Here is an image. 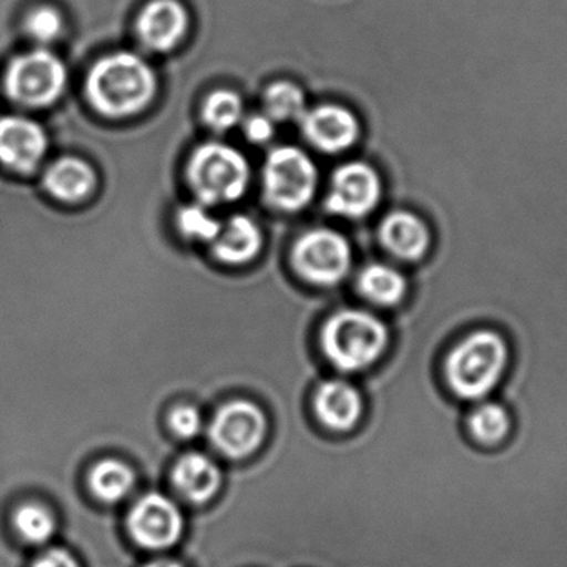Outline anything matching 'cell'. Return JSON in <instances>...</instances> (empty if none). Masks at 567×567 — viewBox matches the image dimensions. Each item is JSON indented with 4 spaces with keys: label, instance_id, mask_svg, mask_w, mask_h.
<instances>
[{
    "label": "cell",
    "instance_id": "obj_1",
    "mask_svg": "<svg viewBox=\"0 0 567 567\" xmlns=\"http://www.w3.org/2000/svg\"><path fill=\"white\" fill-rule=\"evenodd\" d=\"M154 94L155 74L151 65L128 52L107 55L89 74V101L107 117L137 114Z\"/></svg>",
    "mask_w": 567,
    "mask_h": 567
},
{
    "label": "cell",
    "instance_id": "obj_2",
    "mask_svg": "<svg viewBox=\"0 0 567 567\" xmlns=\"http://www.w3.org/2000/svg\"><path fill=\"white\" fill-rule=\"evenodd\" d=\"M507 344L496 331H474L451 350L446 360V380L463 400L487 396L503 378L507 364Z\"/></svg>",
    "mask_w": 567,
    "mask_h": 567
},
{
    "label": "cell",
    "instance_id": "obj_3",
    "mask_svg": "<svg viewBox=\"0 0 567 567\" xmlns=\"http://www.w3.org/2000/svg\"><path fill=\"white\" fill-rule=\"evenodd\" d=\"M388 328L380 318L363 310H343L324 324L323 350L338 370H367L383 354Z\"/></svg>",
    "mask_w": 567,
    "mask_h": 567
},
{
    "label": "cell",
    "instance_id": "obj_4",
    "mask_svg": "<svg viewBox=\"0 0 567 567\" xmlns=\"http://www.w3.org/2000/svg\"><path fill=\"white\" fill-rule=\"evenodd\" d=\"M188 181L204 204H230L247 190L248 164L228 145L205 144L192 155Z\"/></svg>",
    "mask_w": 567,
    "mask_h": 567
},
{
    "label": "cell",
    "instance_id": "obj_5",
    "mask_svg": "<svg viewBox=\"0 0 567 567\" xmlns=\"http://www.w3.org/2000/svg\"><path fill=\"white\" fill-rule=\"evenodd\" d=\"M264 185L271 205L280 210H300L313 197L317 168L300 148L278 147L265 162Z\"/></svg>",
    "mask_w": 567,
    "mask_h": 567
},
{
    "label": "cell",
    "instance_id": "obj_6",
    "mask_svg": "<svg viewBox=\"0 0 567 567\" xmlns=\"http://www.w3.org/2000/svg\"><path fill=\"white\" fill-rule=\"evenodd\" d=\"M68 72L61 59L48 51L19 55L9 65L6 89L9 97L25 107H45L61 97Z\"/></svg>",
    "mask_w": 567,
    "mask_h": 567
},
{
    "label": "cell",
    "instance_id": "obj_7",
    "mask_svg": "<svg viewBox=\"0 0 567 567\" xmlns=\"http://www.w3.org/2000/svg\"><path fill=\"white\" fill-rule=\"evenodd\" d=\"M297 270L311 284L337 285L351 267V248L344 237L333 230L308 231L295 245Z\"/></svg>",
    "mask_w": 567,
    "mask_h": 567
},
{
    "label": "cell",
    "instance_id": "obj_8",
    "mask_svg": "<svg viewBox=\"0 0 567 567\" xmlns=\"http://www.w3.org/2000/svg\"><path fill=\"white\" fill-rule=\"evenodd\" d=\"M267 431V421L260 408L248 401L225 404L212 421V443L230 457L254 453Z\"/></svg>",
    "mask_w": 567,
    "mask_h": 567
},
{
    "label": "cell",
    "instance_id": "obj_9",
    "mask_svg": "<svg viewBox=\"0 0 567 567\" xmlns=\"http://www.w3.org/2000/svg\"><path fill=\"white\" fill-rule=\"evenodd\" d=\"M181 511L162 494L142 497L128 516V530L135 543L147 549H165L174 546L182 536Z\"/></svg>",
    "mask_w": 567,
    "mask_h": 567
},
{
    "label": "cell",
    "instance_id": "obj_10",
    "mask_svg": "<svg viewBox=\"0 0 567 567\" xmlns=\"http://www.w3.org/2000/svg\"><path fill=\"white\" fill-rule=\"evenodd\" d=\"M380 195V178L373 168L358 162L347 164L333 175L327 208L343 217H364L377 207Z\"/></svg>",
    "mask_w": 567,
    "mask_h": 567
},
{
    "label": "cell",
    "instance_id": "obj_11",
    "mask_svg": "<svg viewBox=\"0 0 567 567\" xmlns=\"http://www.w3.org/2000/svg\"><path fill=\"white\" fill-rule=\"evenodd\" d=\"M48 151V137L41 125L24 117L0 118V164L29 174L41 164Z\"/></svg>",
    "mask_w": 567,
    "mask_h": 567
},
{
    "label": "cell",
    "instance_id": "obj_12",
    "mask_svg": "<svg viewBox=\"0 0 567 567\" xmlns=\"http://www.w3.org/2000/svg\"><path fill=\"white\" fill-rule=\"evenodd\" d=\"M188 18L177 0H152L138 16L137 31L145 48L167 52L187 31Z\"/></svg>",
    "mask_w": 567,
    "mask_h": 567
},
{
    "label": "cell",
    "instance_id": "obj_13",
    "mask_svg": "<svg viewBox=\"0 0 567 567\" xmlns=\"http://www.w3.org/2000/svg\"><path fill=\"white\" fill-rule=\"evenodd\" d=\"M305 137L323 152H341L358 137V122L348 109L320 105L301 118Z\"/></svg>",
    "mask_w": 567,
    "mask_h": 567
},
{
    "label": "cell",
    "instance_id": "obj_14",
    "mask_svg": "<svg viewBox=\"0 0 567 567\" xmlns=\"http://www.w3.org/2000/svg\"><path fill=\"white\" fill-rule=\"evenodd\" d=\"M315 410L321 423L331 430L348 431L358 423L363 413V398L347 381H327L315 394Z\"/></svg>",
    "mask_w": 567,
    "mask_h": 567
},
{
    "label": "cell",
    "instance_id": "obj_15",
    "mask_svg": "<svg viewBox=\"0 0 567 567\" xmlns=\"http://www.w3.org/2000/svg\"><path fill=\"white\" fill-rule=\"evenodd\" d=\"M381 244L401 260H420L430 247V231L421 218L410 212H393L380 228Z\"/></svg>",
    "mask_w": 567,
    "mask_h": 567
},
{
    "label": "cell",
    "instance_id": "obj_16",
    "mask_svg": "<svg viewBox=\"0 0 567 567\" xmlns=\"http://www.w3.org/2000/svg\"><path fill=\"white\" fill-rule=\"evenodd\" d=\"M221 474L217 464L204 454H185L174 470V484L192 503L212 499L220 487Z\"/></svg>",
    "mask_w": 567,
    "mask_h": 567
},
{
    "label": "cell",
    "instance_id": "obj_17",
    "mask_svg": "<svg viewBox=\"0 0 567 567\" xmlns=\"http://www.w3.org/2000/svg\"><path fill=\"white\" fill-rule=\"evenodd\" d=\"M44 185L59 200L78 202L87 197L95 185L91 165L81 158L65 157L54 162L45 172Z\"/></svg>",
    "mask_w": 567,
    "mask_h": 567
},
{
    "label": "cell",
    "instance_id": "obj_18",
    "mask_svg": "<svg viewBox=\"0 0 567 567\" xmlns=\"http://www.w3.org/2000/svg\"><path fill=\"white\" fill-rule=\"evenodd\" d=\"M261 247V234L250 218H230L215 238V255L225 264L241 265L257 257Z\"/></svg>",
    "mask_w": 567,
    "mask_h": 567
},
{
    "label": "cell",
    "instance_id": "obj_19",
    "mask_svg": "<svg viewBox=\"0 0 567 567\" xmlns=\"http://www.w3.org/2000/svg\"><path fill=\"white\" fill-rule=\"evenodd\" d=\"M361 295L380 307H393L406 295V278L390 265H368L358 278Z\"/></svg>",
    "mask_w": 567,
    "mask_h": 567
},
{
    "label": "cell",
    "instance_id": "obj_20",
    "mask_svg": "<svg viewBox=\"0 0 567 567\" xmlns=\"http://www.w3.org/2000/svg\"><path fill=\"white\" fill-rule=\"evenodd\" d=\"M89 483L99 499L105 501V503H115L131 493L135 484V476L131 467L118 463V461H102L92 470Z\"/></svg>",
    "mask_w": 567,
    "mask_h": 567
},
{
    "label": "cell",
    "instance_id": "obj_21",
    "mask_svg": "<svg viewBox=\"0 0 567 567\" xmlns=\"http://www.w3.org/2000/svg\"><path fill=\"white\" fill-rule=\"evenodd\" d=\"M467 426L480 443L496 444L509 433V413L501 404L483 403L476 410L471 411Z\"/></svg>",
    "mask_w": 567,
    "mask_h": 567
},
{
    "label": "cell",
    "instance_id": "obj_22",
    "mask_svg": "<svg viewBox=\"0 0 567 567\" xmlns=\"http://www.w3.org/2000/svg\"><path fill=\"white\" fill-rule=\"evenodd\" d=\"M305 105L303 91L291 82H277L265 94V111L274 122L301 121Z\"/></svg>",
    "mask_w": 567,
    "mask_h": 567
},
{
    "label": "cell",
    "instance_id": "obj_23",
    "mask_svg": "<svg viewBox=\"0 0 567 567\" xmlns=\"http://www.w3.org/2000/svg\"><path fill=\"white\" fill-rule=\"evenodd\" d=\"M14 526L22 539L42 544L51 539L55 530L54 516L41 504H24L14 514Z\"/></svg>",
    "mask_w": 567,
    "mask_h": 567
},
{
    "label": "cell",
    "instance_id": "obj_24",
    "mask_svg": "<svg viewBox=\"0 0 567 567\" xmlns=\"http://www.w3.org/2000/svg\"><path fill=\"white\" fill-rule=\"evenodd\" d=\"M244 115V104L235 92L217 91L207 99L204 118L208 127L225 132L235 127Z\"/></svg>",
    "mask_w": 567,
    "mask_h": 567
},
{
    "label": "cell",
    "instance_id": "obj_25",
    "mask_svg": "<svg viewBox=\"0 0 567 567\" xmlns=\"http://www.w3.org/2000/svg\"><path fill=\"white\" fill-rule=\"evenodd\" d=\"M178 228L185 237L194 240L215 241L221 225L200 205H187L177 215Z\"/></svg>",
    "mask_w": 567,
    "mask_h": 567
},
{
    "label": "cell",
    "instance_id": "obj_26",
    "mask_svg": "<svg viewBox=\"0 0 567 567\" xmlns=\"http://www.w3.org/2000/svg\"><path fill=\"white\" fill-rule=\"evenodd\" d=\"M25 31L34 41L48 44L55 41L62 32V18L55 9H35L25 21Z\"/></svg>",
    "mask_w": 567,
    "mask_h": 567
},
{
    "label": "cell",
    "instance_id": "obj_27",
    "mask_svg": "<svg viewBox=\"0 0 567 567\" xmlns=\"http://www.w3.org/2000/svg\"><path fill=\"white\" fill-rule=\"evenodd\" d=\"M171 427L182 437L197 436L202 430V416L194 406H181L171 414Z\"/></svg>",
    "mask_w": 567,
    "mask_h": 567
},
{
    "label": "cell",
    "instance_id": "obj_28",
    "mask_svg": "<svg viewBox=\"0 0 567 567\" xmlns=\"http://www.w3.org/2000/svg\"><path fill=\"white\" fill-rule=\"evenodd\" d=\"M274 134V121L268 115H254V117L248 118L247 125H245V135L255 144L270 141Z\"/></svg>",
    "mask_w": 567,
    "mask_h": 567
},
{
    "label": "cell",
    "instance_id": "obj_29",
    "mask_svg": "<svg viewBox=\"0 0 567 567\" xmlns=\"http://www.w3.org/2000/svg\"><path fill=\"white\" fill-rule=\"evenodd\" d=\"M32 567H81L68 550L51 549L42 554Z\"/></svg>",
    "mask_w": 567,
    "mask_h": 567
},
{
    "label": "cell",
    "instance_id": "obj_30",
    "mask_svg": "<svg viewBox=\"0 0 567 567\" xmlns=\"http://www.w3.org/2000/svg\"><path fill=\"white\" fill-rule=\"evenodd\" d=\"M145 567H184L177 560L172 559H158L154 560V563L147 564Z\"/></svg>",
    "mask_w": 567,
    "mask_h": 567
}]
</instances>
